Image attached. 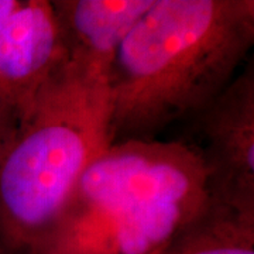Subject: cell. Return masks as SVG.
<instances>
[{
  "label": "cell",
  "instance_id": "cell-1",
  "mask_svg": "<svg viewBox=\"0 0 254 254\" xmlns=\"http://www.w3.org/2000/svg\"><path fill=\"white\" fill-rule=\"evenodd\" d=\"M254 44L253 0H155L110 68L113 143L155 140L235 78Z\"/></svg>",
  "mask_w": 254,
  "mask_h": 254
},
{
  "label": "cell",
  "instance_id": "cell-2",
  "mask_svg": "<svg viewBox=\"0 0 254 254\" xmlns=\"http://www.w3.org/2000/svg\"><path fill=\"white\" fill-rule=\"evenodd\" d=\"M209 205L190 145L113 143L79 177L36 254H155Z\"/></svg>",
  "mask_w": 254,
  "mask_h": 254
},
{
  "label": "cell",
  "instance_id": "cell-3",
  "mask_svg": "<svg viewBox=\"0 0 254 254\" xmlns=\"http://www.w3.org/2000/svg\"><path fill=\"white\" fill-rule=\"evenodd\" d=\"M108 79L64 65L0 163V254H36L76 182L110 144Z\"/></svg>",
  "mask_w": 254,
  "mask_h": 254
},
{
  "label": "cell",
  "instance_id": "cell-4",
  "mask_svg": "<svg viewBox=\"0 0 254 254\" xmlns=\"http://www.w3.org/2000/svg\"><path fill=\"white\" fill-rule=\"evenodd\" d=\"M210 202L254 215V64L190 118ZM184 143V141H182Z\"/></svg>",
  "mask_w": 254,
  "mask_h": 254
},
{
  "label": "cell",
  "instance_id": "cell-5",
  "mask_svg": "<svg viewBox=\"0 0 254 254\" xmlns=\"http://www.w3.org/2000/svg\"><path fill=\"white\" fill-rule=\"evenodd\" d=\"M64 65L50 0H20L17 9L0 23V100L16 113L20 125Z\"/></svg>",
  "mask_w": 254,
  "mask_h": 254
},
{
  "label": "cell",
  "instance_id": "cell-6",
  "mask_svg": "<svg viewBox=\"0 0 254 254\" xmlns=\"http://www.w3.org/2000/svg\"><path fill=\"white\" fill-rule=\"evenodd\" d=\"M155 0H50L65 64L109 78L122 43Z\"/></svg>",
  "mask_w": 254,
  "mask_h": 254
},
{
  "label": "cell",
  "instance_id": "cell-7",
  "mask_svg": "<svg viewBox=\"0 0 254 254\" xmlns=\"http://www.w3.org/2000/svg\"><path fill=\"white\" fill-rule=\"evenodd\" d=\"M155 254H254V215H240L210 202Z\"/></svg>",
  "mask_w": 254,
  "mask_h": 254
},
{
  "label": "cell",
  "instance_id": "cell-8",
  "mask_svg": "<svg viewBox=\"0 0 254 254\" xmlns=\"http://www.w3.org/2000/svg\"><path fill=\"white\" fill-rule=\"evenodd\" d=\"M18 126L20 122L16 113L0 100V163L10 143L16 137Z\"/></svg>",
  "mask_w": 254,
  "mask_h": 254
},
{
  "label": "cell",
  "instance_id": "cell-9",
  "mask_svg": "<svg viewBox=\"0 0 254 254\" xmlns=\"http://www.w3.org/2000/svg\"><path fill=\"white\" fill-rule=\"evenodd\" d=\"M20 0H0V23L17 9Z\"/></svg>",
  "mask_w": 254,
  "mask_h": 254
}]
</instances>
